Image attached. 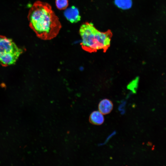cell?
<instances>
[{
    "label": "cell",
    "instance_id": "1",
    "mask_svg": "<svg viewBox=\"0 0 166 166\" xmlns=\"http://www.w3.org/2000/svg\"><path fill=\"white\" fill-rule=\"evenodd\" d=\"M27 18L31 29L42 40L55 38L62 27L59 18L46 2H35L29 10Z\"/></svg>",
    "mask_w": 166,
    "mask_h": 166
},
{
    "label": "cell",
    "instance_id": "2",
    "mask_svg": "<svg viewBox=\"0 0 166 166\" xmlns=\"http://www.w3.org/2000/svg\"><path fill=\"white\" fill-rule=\"evenodd\" d=\"M79 33L82 40L81 48L89 53L101 49L105 52L109 46L111 38L109 32L100 31L91 22L83 23L80 27Z\"/></svg>",
    "mask_w": 166,
    "mask_h": 166
},
{
    "label": "cell",
    "instance_id": "3",
    "mask_svg": "<svg viewBox=\"0 0 166 166\" xmlns=\"http://www.w3.org/2000/svg\"><path fill=\"white\" fill-rule=\"evenodd\" d=\"M23 52L11 38L0 35V63L7 66L14 64Z\"/></svg>",
    "mask_w": 166,
    "mask_h": 166
},
{
    "label": "cell",
    "instance_id": "4",
    "mask_svg": "<svg viewBox=\"0 0 166 166\" xmlns=\"http://www.w3.org/2000/svg\"><path fill=\"white\" fill-rule=\"evenodd\" d=\"M64 14L67 20L72 23H77L81 20L78 9L73 6L65 9Z\"/></svg>",
    "mask_w": 166,
    "mask_h": 166
},
{
    "label": "cell",
    "instance_id": "5",
    "mask_svg": "<svg viewBox=\"0 0 166 166\" xmlns=\"http://www.w3.org/2000/svg\"><path fill=\"white\" fill-rule=\"evenodd\" d=\"M98 108L99 111L103 114H107L112 111L113 108V104L110 100L105 99L100 101Z\"/></svg>",
    "mask_w": 166,
    "mask_h": 166
},
{
    "label": "cell",
    "instance_id": "6",
    "mask_svg": "<svg viewBox=\"0 0 166 166\" xmlns=\"http://www.w3.org/2000/svg\"><path fill=\"white\" fill-rule=\"evenodd\" d=\"M90 122L93 124L100 125L102 124L104 121L103 114L99 111L93 112L89 117Z\"/></svg>",
    "mask_w": 166,
    "mask_h": 166
},
{
    "label": "cell",
    "instance_id": "7",
    "mask_svg": "<svg viewBox=\"0 0 166 166\" xmlns=\"http://www.w3.org/2000/svg\"><path fill=\"white\" fill-rule=\"evenodd\" d=\"M115 5L119 8L122 10H127L132 6V0H114Z\"/></svg>",
    "mask_w": 166,
    "mask_h": 166
},
{
    "label": "cell",
    "instance_id": "8",
    "mask_svg": "<svg viewBox=\"0 0 166 166\" xmlns=\"http://www.w3.org/2000/svg\"><path fill=\"white\" fill-rule=\"evenodd\" d=\"M55 4L57 9L60 10L66 9L69 5L68 0H56Z\"/></svg>",
    "mask_w": 166,
    "mask_h": 166
},
{
    "label": "cell",
    "instance_id": "9",
    "mask_svg": "<svg viewBox=\"0 0 166 166\" xmlns=\"http://www.w3.org/2000/svg\"><path fill=\"white\" fill-rule=\"evenodd\" d=\"M138 82V79L136 78L129 84L128 88L133 92H135L137 87Z\"/></svg>",
    "mask_w": 166,
    "mask_h": 166
}]
</instances>
